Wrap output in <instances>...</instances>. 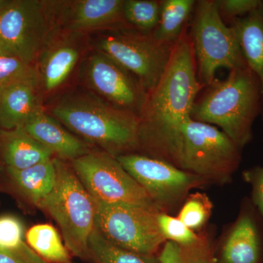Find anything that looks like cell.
<instances>
[{
  "instance_id": "obj_1",
  "label": "cell",
  "mask_w": 263,
  "mask_h": 263,
  "mask_svg": "<svg viewBox=\"0 0 263 263\" xmlns=\"http://www.w3.org/2000/svg\"><path fill=\"white\" fill-rule=\"evenodd\" d=\"M202 87L193 47L184 31L158 84L147 93L139 114V149L172 164L181 129L192 118Z\"/></svg>"
},
{
  "instance_id": "obj_2",
  "label": "cell",
  "mask_w": 263,
  "mask_h": 263,
  "mask_svg": "<svg viewBox=\"0 0 263 263\" xmlns=\"http://www.w3.org/2000/svg\"><path fill=\"white\" fill-rule=\"evenodd\" d=\"M51 111L54 119L70 130L113 157L139 149V117L96 95H67Z\"/></svg>"
},
{
  "instance_id": "obj_3",
  "label": "cell",
  "mask_w": 263,
  "mask_h": 263,
  "mask_svg": "<svg viewBox=\"0 0 263 263\" xmlns=\"http://www.w3.org/2000/svg\"><path fill=\"white\" fill-rule=\"evenodd\" d=\"M262 113L258 78L248 66L230 70L224 80H214L195 101L194 120L220 128L240 149L253 138V124Z\"/></svg>"
},
{
  "instance_id": "obj_4",
  "label": "cell",
  "mask_w": 263,
  "mask_h": 263,
  "mask_svg": "<svg viewBox=\"0 0 263 263\" xmlns=\"http://www.w3.org/2000/svg\"><path fill=\"white\" fill-rule=\"evenodd\" d=\"M241 150L219 128L190 118L183 124L172 164L207 183L230 182Z\"/></svg>"
},
{
  "instance_id": "obj_5",
  "label": "cell",
  "mask_w": 263,
  "mask_h": 263,
  "mask_svg": "<svg viewBox=\"0 0 263 263\" xmlns=\"http://www.w3.org/2000/svg\"><path fill=\"white\" fill-rule=\"evenodd\" d=\"M53 161L56 183L37 207L56 221L67 250L76 257L89 258V240L95 229L94 200L72 166L57 157Z\"/></svg>"
},
{
  "instance_id": "obj_6",
  "label": "cell",
  "mask_w": 263,
  "mask_h": 263,
  "mask_svg": "<svg viewBox=\"0 0 263 263\" xmlns=\"http://www.w3.org/2000/svg\"><path fill=\"white\" fill-rule=\"evenodd\" d=\"M190 38L200 84L209 86L216 71L247 66L233 26H228L219 12L217 0L196 2Z\"/></svg>"
},
{
  "instance_id": "obj_7",
  "label": "cell",
  "mask_w": 263,
  "mask_h": 263,
  "mask_svg": "<svg viewBox=\"0 0 263 263\" xmlns=\"http://www.w3.org/2000/svg\"><path fill=\"white\" fill-rule=\"evenodd\" d=\"M95 228L110 243L148 256L166 242L158 224L160 212L129 205L95 202Z\"/></svg>"
},
{
  "instance_id": "obj_8",
  "label": "cell",
  "mask_w": 263,
  "mask_h": 263,
  "mask_svg": "<svg viewBox=\"0 0 263 263\" xmlns=\"http://www.w3.org/2000/svg\"><path fill=\"white\" fill-rule=\"evenodd\" d=\"M51 3L8 0L0 9V40L13 56L33 65L49 41L55 22Z\"/></svg>"
},
{
  "instance_id": "obj_9",
  "label": "cell",
  "mask_w": 263,
  "mask_h": 263,
  "mask_svg": "<svg viewBox=\"0 0 263 263\" xmlns=\"http://www.w3.org/2000/svg\"><path fill=\"white\" fill-rule=\"evenodd\" d=\"M71 166L95 202L129 204L160 211L117 157L103 151L90 152L71 161Z\"/></svg>"
},
{
  "instance_id": "obj_10",
  "label": "cell",
  "mask_w": 263,
  "mask_h": 263,
  "mask_svg": "<svg viewBox=\"0 0 263 263\" xmlns=\"http://www.w3.org/2000/svg\"><path fill=\"white\" fill-rule=\"evenodd\" d=\"M97 45L99 51L130 72L148 93L163 75L176 44L161 43L152 34L129 29L104 34Z\"/></svg>"
},
{
  "instance_id": "obj_11",
  "label": "cell",
  "mask_w": 263,
  "mask_h": 263,
  "mask_svg": "<svg viewBox=\"0 0 263 263\" xmlns=\"http://www.w3.org/2000/svg\"><path fill=\"white\" fill-rule=\"evenodd\" d=\"M117 159L144 189L161 212L179 203L190 190L207 183L200 176L146 155L131 153Z\"/></svg>"
},
{
  "instance_id": "obj_12",
  "label": "cell",
  "mask_w": 263,
  "mask_h": 263,
  "mask_svg": "<svg viewBox=\"0 0 263 263\" xmlns=\"http://www.w3.org/2000/svg\"><path fill=\"white\" fill-rule=\"evenodd\" d=\"M86 75L90 86L101 98L139 117L147 93L130 72L98 51L89 57Z\"/></svg>"
},
{
  "instance_id": "obj_13",
  "label": "cell",
  "mask_w": 263,
  "mask_h": 263,
  "mask_svg": "<svg viewBox=\"0 0 263 263\" xmlns=\"http://www.w3.org/2000/svg\"><path fill=\"white\" fill-rule=\"evenodd\" d=\"M124 0H79L64 2L60 20L74 33L108 29L111 32L129 30L123 12Z\"/></svg>"
},
{
  "instance_id": "obj_14",
  "label": "cell",
  "mask_w": 263,
  "mask_h": 263,
  "mask_svg": "<svg viewBox=\"0 0 263 263\" xmlns=\"http://www.w3.org/2000/svg\"><path fill=\"white\" fill-rule=\"evenodd\" d=\"M222 263H263V219L246 202L230 229L221 253Z\"/></svg>"
},
{
  "instance_id": "obj_15",
  "label": "cell",
  "mask_w": 263,
  "mask_h": 263,
  "mask_svg": "<svg viewBox=\"0 0 263 263\" xmlns=\"http://www.w3.org/2000/svg\"><path fill=\"white\" fill-rule=\"evenodd\" d=\"M23 128L60 160L72 161L91 152L85 142L64 129L44 109L29 119Z\"/></svg>"
},
{
  "instance_id": "obj_16",
  "label": "cell",
  "mask_w": 263,
  "mask_h": 263,
  "mask_svg": "<svg viewBox=\"0 0 263 263\" xmlns=\"http://www.w3.org/2000/svg\"><path fill=\"white\" fill-rule=\"evenodd\" d=\"M39 80L12 86L0 95V129L23 127L29 119L43 110Z\"/></svg>"
},
{
  "instance_id": "obj_17",
  "label": "cell",
  "mask_w": 263,
  "mask_h": 263,
  "mask_svg": "<svg viewBox=\"0 0 263 263\" xmlns=\"http://www.w3.org/2000/svg\"><path fill=\"white\" fill-rule=\"evenodd\" d=\"M53 154L23 127L0 129V158L6 168L23 170L51 160Z\"/></svg>"
},
{
  "instance_id": "obj_18",
  "label": "cell",
  "mask_w": 263,
  "mask_h": 263,
  "mask_svg": "<svg viewBox=\"0 0 263 263\" xmlns=\"http://www.w3.org/2000/svg\"><path fill=\"white\" fill-rule=\"evenodd\" d=\"M238 34L249 68L258 78L262 90L263 121V3L257 9L231 24Z\"/></svg>"
},
{
  "instance_id": "obj_19",
  "label": "cell",
  "mask_w": 263,
  "mask_h": 263,
  "mask_svg": "<svg viewBox=\"0 0 263 263\" xmlns=\"http://www.w3.org/2000/svg\"><path fill=\"white\" fill-rule=\"evenodd\" d=\"M6 171L19 191L37 206L51 193L56 183L53 158L27 168Z\"/></svg>"
},
{
  "instance_id": "obj_20",
  "label": "cell",
  "mask_w": 263,
  "mask_h": 263,
  "mask_svg": "<svg viewBox=\"0 0 263 263\" xmlns=\"http://www.w3.org/2000/svg\"><path fill=\"white\" fill-rule=\"evenodd\" d=\"M79 59V49L67 42L57 43L45 52L38 72L45 91L51 92L60 87L70 76Z\"/></svg>"
},
{
  "instance_id": "obj_21",
  "label": "cell",
  "mask_w": 263,
  "mask_h": 263,
  "mask_svg": "<svg viewBox=\"0 0 263 263\" xmlns=\"http://www.w3.org/2000/svg\"><path fill=\"white\" fill-rule=\"evenodd\" d=\"M195 5V0L161 1L160 20L152 33L155 39L166 44H176L184 32Z\"/></svg>"
},
{
  "instance_id": "obj_22",
  "label": "cell",
  "mask_w": 263,
  "mask_h": 263,
  "mask_svg": "<svg viewBox=\"0 0 263 263\" xmlns=\"http://www.w3.org/2000/svg\"><path fill=\"white\" fill-rule=\"evenodd\" d=\"M29 247L41 258L55 263H71L70 254L60 233L48 224H36L26 234Z\"/></svg>"
},
{
  "instance_id": "obj_23",
  "label": "cell",
  "mask_w": 263,
  "mask_h": 263,
  "mask_svg": "<svg viewBox=\"0 0 263 263\" xmlns=\"http://www.w3.org/2000/svg\"><path fill=\"white\" fill-rule=\"evenodd\" d=\"M161 1L124 0L123 12L127 24L138 32L152 34L160 20Z\"/></svg>"
},
{
  "instance_id": "obj_24",
  "label": "cell",
  "mask_w": 263,
  "mask_h": 263,
  "mask_svg": "<svg viewBox=\"0 0 263 263\" xmlns=\"http://www.w3.org/2000/svg\"><path fill=\"white\" fill-rule=\"evenodd\" d=\"M90 257L97 263H148L146 256L110 243L95 228L89 240Z\"/></svg>"
},
{
  "instance_id": "obj_25",
  "label": "cell",
  "mask_w": 263,
  "mask_h": 263,
  "mask_svg": "<svg viewBox=\"0 0 263 263\" xmlns=\"http://www.w3.org/2000/svg\"><path fill=\"white\" fill-rule=\"evenodd\" d=\"M202 239L200 238L196 243L188 247L166 241L159 260L160 263H215Z\"/></svg>"
},
{
  "instance_id": "obj_26",
  "label": "cell",
  "mask_w": 263,
  "mask_h": 263,
  "mask_svg": "<svg viewBox=\"0 0 263 263\" xmlns=\"http://www.w3.org/2000/svg\"><path fill=\"white\" fill-rule=\"evenodd\" d=\"M34 80L40 81L34 65L12 55L0 57V95L15 85Z\"/></svg>"
},
{
  "instance_id": "obj_27",
  "label": "cell",
  "mask_w": 263,
  "mask_h": 263,
  "mask_svg": "<svg viewBox=\"0 0 263 263\" xmlns=\"http://www.w3.org/2000/svg\"><path fill=\"white\" fill-rule=\"evenodd\" d=\"M212 203L205 195H192L183 204L178 218L192 230L200 229L212 214Z\"/></svg>"
},
{
  "instance_id": "obj_28",
  "label": "cell",
  "mask_w": 263,
  "mask_h": 263,
  "mask_svg": "<svg viewBox=\"0 0 263 263\" xmlns=\"http://www.w3.org/2000/svg\"><path fill=\"white\" fill-rule=\"evenodd\" d=\"M158 224L164 239L177 245L188 247L196 243L200 238L193 230H190L178 217H174L160 212L158 215Z\"/></svg>"
},
{
  "instance_id": "obj_29",
  "label": "cell",
  "mask_w": 263,
  "mask_h": 263,
  "mask_svg": "<svg viewBox=\"0 0 263 263\" xmlns=\"http://www.w3.org/2000/svg\"><path fill=\"white\" fill-rule=\"evenodd\" d=\"M24 228L15 216H0V249H16L24 245Z\"/></svg>"
},
{
  "instance_id": "obj_30",
  "label": "cell",
  "mask_w": 263,
  "mask_h": 263,
  "mask_svg": "<svg viewBox=\"0 0 263 263\" xmlns=\"http://www.w3.org/2000/svg\"><path fill=\"white\" fill-rule=\"evenodd\" d=\"M221 17L231 19L242 18L257 9L263 3L261 0H217Z\"/></svg>"
},
{
  "instance_id": "obj_31",
  "label": "cell",
  "mask_w": 263,
  "mask_h": 263,
  "mask_svg": "<svg viewBox=\"0 0 263 263\" xmlns=\"http://www.w3.org/2000/svg\"><path fill=\"white\" fill-rule=\"evenodd\" d=\"M243 178L252 186L251 202L263 219V166L247 170L243 173Z\"/></svg>"
},
{
  "instance_id": "obj_32",
  "label": "cell",
  "mask_w": 263,
  "mask_h": 263,
  "mask_svg": "<svg viewBox=\"0 0 263 263\" xmlns=\"http://www.w3.org/2000/svg\"><path fill=\"white\" fill-rule=\"evenodd\" d=\"M0 263H46L32 250L28 245L24 243L16 249H0Z\"/></svg>"
},
{
  "instance_id": "obj_33",
  "label": "cell",
  "mask_w": 263,
  "mask_h": 263,
  "mask_svg": "<svg viewBox=\"0 0 263 263\" xmlns=\"http://www.w3.org/2000/svg\"><path fill=\"white\" fill-rule=\"evenodd\" d=\"M11 55L12 56H13V55L10 53L9 50L8 49V48L5 46L3 41L0 40V57L11 56Z\"/></svg>"
},
{
  "instance_id": "obj_34",
  "label": "cell",
  "mask_w": 263,
  "mask_h": 263,
  "mask_svg": "<svg viewBox=\"0 0 263 263\" xmlns=\"http://www.w3.org/2000/svg\"><path fill=\"white\" fill-rule=\"evenodd\" d=\"M8 0H0V9L8 3Z\"/></svg>"
}]
</instances>
